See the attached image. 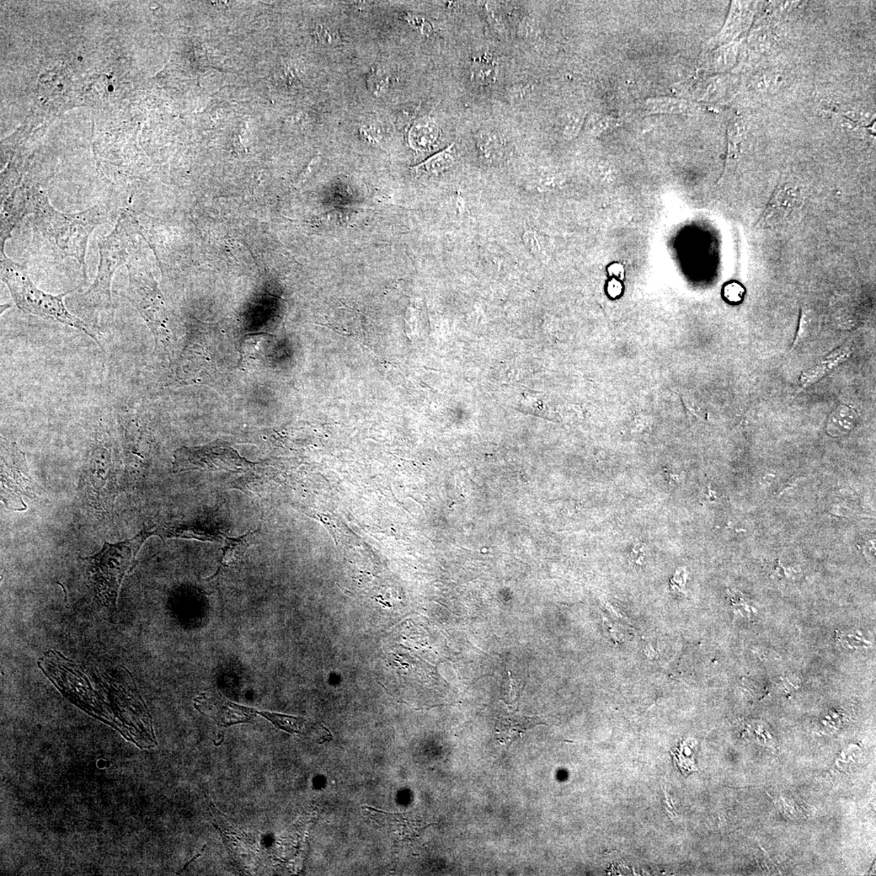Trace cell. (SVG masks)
<instances>
[{
	"mask_svg": "<svg viewBox=\"0 0 876 876\" xmlns=\"http://www.w3.org/2000/svg\"><path fill=\"white\" fill-rule=\"evenodd\" d=\"M1 279L21 311L76 328L99 342L82 320L69 312L63 299L73 291L54 296L37 288L23 265L10 259L1 250Z\"/></svg>",
	"mask_w": 876,
	"mask_h": 876,
	"instance_id": "obj_2",
	"label": "cell"
},
{
	"mask_svg": "<svg viewBox=\"0 0 876 876\" xmlns=\"http://www.w3.org/2000/svg\"><path fill=\"white\" fill-rule=\"evenodd\" d=\"M620 125V120L613 118L612 116H596L594 120L590 123L589 127L592 132L601 133L613 127H616Z\"/></svg>",
	"mask_w": 876,
	"mask_h": 876,
	"instance_id": "obj_18",
	"label": "cell"
},
{
	"mask_svg": "<svg viewBox=\"0 0 876 876\" xmlns=\"http://www.w3.org/2000/svg\"><path fill=\"white\" fill-rule=\"evenodd\" d=\"M455 144L449 146L442 151L438 152L426 161L414 165L413 169L418 174H438L451 168L455 163Z\"/></svg>",
	"mask_w": 876,
	"mask_h": 876,
	"instance_id": "obj_11",
	"label": "cell"
},
{
	"mask_svg": "<svg viewBox=\"0 0 876 876\" xmlns=\"http://www.w3.org/2000/svg\"><path fill=\"white\" fill-rule=\"evenodd\" d=\"M1 202V250H4L5 243L10 238L14 227L21 218L30 213L28 190L15 189Z\"/></svg>",
	"mask_w": 876,
	"mask_h": 876,
	"instance_id": "obj_8",
	"label": "cell"
},
{
	"mask_svg": "<svg viewBox=\"0 0 876 876\" xmlns=\"http://www.w3.org/2000/svg\"><path fill=\"white\" fill-rule=\"evenodd\" d=\"M530 89L531 88L527 85H518L511 89L510 97L514 101H520L527 98V96L530 94Z\"/></svg>",
	"mask_w": 876,
	"mask_h": 876,
	"instance_id": "obj_24",
	"label": "cell"
},
{
	"mask_svg": "<svg viewBox=\"0 0 876 876\" xmlns=\"http://www.w3.org/2000/svg\"><path fill=\"white\" fill-rule=\"evenodd\" d=\"M194 706L201 714L215 720L219 730L216 746L223 744L224 729L236 724L250 723L256 715H259L258 710L230 702L219 692L201 694L194 699Z\"/></svg>",
	"mask_w": 876,
	"mask_h": 876,
	"instance_id": "obj_6",
	"label": "cell"
},
{
	"mask_svg": "<svg viewBox=\"0 0 876 876\" xmlns=\"http://www.w3.org/2000/svg\"><path fill=\"white\" fill-rule=\"evenodd\" d=\"M523 240L526 247L534 255L541 258V256L544 254V246L541 234L535 231H532V230H530V231H527L523 234Z\"/></svg>",
	"mask_w": 876,
	"mask_h": 876,
	"instance_id": "obj_17",
	"label": "cell"
},
{
	"mask_svg": "<svg viewBox=\"0 0 876 876\" xmlns=\"http://www.w3.org/2000/svg\"><path fill=\"white\" fill-rule=\"evenodd\" d=\"M130 218L123 212L113 232L99 239L100 260L97 277L87 292L80 296L78 306L88 316L108 314L114 316L111 296V282L120 266L127 263L128 242L130 237Z\"/></svg>",
	"mask_w": 876,
	"mask_h": 876,
	"instance_id": "obj_3",
	"label": "cell"
},
{
	"mask_svg": "<svg viewBox=\"0 0 876 876\" xmlns=\"http://www.w3.org/2000/svg\"><path fill=\"white\" fill-rule=\"evenodd\" d=\"M853 353L851 346L849 345H843L827 356L818 365L809 368L808 370L803 373L799 380V387L798 393L803 392V389L809 387L811 384L816 383L829 375L833 370L842 363L846 362Z\"/></svg>",
	"mask_w": 876,
	"mask_h": 876,
	"instance_id": "obj_9",
	"label": "cell"
},
{
	"mask_svg": "<svg viewBox=\"0 0 876 876\" xmlns=\"http://www.w3.org/2000/svg\"><path fill=\"white\" fill-rule=\"evenodd\" d=\"M259 715L270 721L277 729L284 730L289 734L300 733L302 725L306 721L303 718L292 717V715L280 713L259 711Z\"/></svg>",
	"mask_w": 876,
	"mask_h": 876,
	"instance_id": "obj_15",
	"label": "cell"
},
{
	"mask_svg": "<svg viewBox=\"0 0 876 876\" xmlns=\"http://www.w3.org/2000/svg\"><path fill=\"white\" fill-rule=\"evenodd\" d=\"M371 82H372L371 87H373L372 89L373 90V92L376 94L383 92V90L386 89L387 87V79L383 77H375L373 80H371Z\"/></svg>",
	"mask_w": 876,
	"mask_h": 876,
	"instance_id": "obj_26",
	"label": "cell"
},
{
	"mask_svg": "<svg viewBox=\"0 0 876 876\" xmlns=\"http://www.w3.org/2000/svg\"><path fill=\"white\" fill-rule=\"evenodd\" d=\"M745 290L738 282H731L724 288V296L726 300L732 303H739L744 298Z\"/></svg>",
	"mask_w": 876,
	"mask_h": 876,
	"instance_id": "obj_21",
	"label": "cell"
},
{
	"mask_svg": "<svg viewBox=\"0 0 876 876\" xmlns=\"http://www.w3.org/2000/svg\"><path fill=\"white\" fill-rule=\"evenodd\" d=\"M648 549L646 544L639 542L633 544L630 549V558L632 562L638 566H643L648 558Z\"/></svg>",
	"mask_w": 876,
	"mask_h": 876,
	"instance_id": "obj_20",
	"label": "cell"
},
{
	"mask_svg": "<svg viewBox=\"0 0 876 876\" xmlns=\"http://www.w3.org/2000/svg\"><path fill=\"white\" fill-rule=\"evenodd\" d=\"M258 531L249 532L242 537L231 538L225 537L223 548L222 564L227 566L238 563L242 559L245 552L258 539Z\"/></svg>",
	"mask_w": 876,
	"mask_h": 876,
	"instance_id": "obj_10",
	"label": "cell"
},
{
	"mask_svg": "<svg viewBox=\"0 0 876 876\" xmlns=\"http://www.w3.org/2000/svg\"><path fill=\"white\" fill-rule=\"evenodd\" d=\"M438 137V130L436 126L426 123V124H420L413 128L411 131V142L415 148L425 149L428 148L434 144Z\"/></svg>",
	"mask_w": 876,
	"mask_h": 876,
	"instance_id": "obj_16",
	"label": "cell"
},
{
	"mask_svg": "<svg viewBox=\"0 0 876 876\" xmlns=\"http://www.w3.org/2000/svg\"><path fill=\"white\" fill-rule=\"evenodd\" d=\"M40 494L32 480L24 453L15 442L1 437V500L8 509L23 511L27 508L23 496L35 499Z\"/></svg>",
	"mask_w": 876,
	"mask_h": 876,
	"instance_id": "obj_5",
	"label": "cell"
},
{
	"mask_svg": "<svg viewBox=\"0 0 876 876\" xmlns=\"http://www.w3.org/2000/svg\"><path fill=\"white\" fill-rule=\"evenodd\" d=\"M152 535L153 531L144 530L125 542H106L100 553L84 558L87 563L89 585L101 605L111 610L115 607L123 580L134 568L139 550Z\"/></svg>",
	"mask_w": 876,
	"mask_h": 876,
	"instance_id": "obj_4",
	"label": "cell"
},
{
	"mask_svg": "<svg viewBox=\"0 0 876 876\" xmlns=\"http://www.w3.org/2000/svg\"><path fill=\"white\" fill-rule=\"evenodd\" d=\"M668 482L670 484L677 485L682 482L683 475L678 473H665Z\"/></svg>",
	"mask_w": 876,
	"mask_h": 876,
	"instance_id": "obj_27",
	"label": "cell"
},
{
	"mask_svg": "<svg viewBox=\"0 0 876 876\" xmlns=\"http://www.w3.org/2000/svg\"><path fill=\"white\" fill-rule=\"evenodd\" d=\"M858 414L847 406H841L833 411L827 424V432L832 436H841L851 432L856 426Z\"/></svg>",
	"mask_w": 876,
	"mask_h": 876,
	"instance_id": "obj_12",
	"label": "cell"
},
{
	"mask_svg": "<svg viewBox=\"0 0 876 876\" xmlns=\"http://www.w3.org/2000/svg\"><path fill=\"white\" fill-rule=\"evenodd\" d=\"M644 108L651 114H678L687 110V103L676 98H653L645 101Z\"/></svg>",
	"mask_w": 876,
	"mask_h": 876,
	"instance_id": "obj_13",
	"label": "cell"
},
{
	"mask_svg": "<svg viewBox=\"0 0 876 876\" xmlns=\"http://www.w3.org/2000/svg\"><path fill=\"white\" fill-rule=\"evenodd\" d=\"M28 192L29 211L37 229L64 255L76 259L87 277L85 256L89 239L104 221L106 211L96 206L75 213H63L53 207L42 190L33 188Z\"/></svg>",
	"mask_w": 876,
	"mask_h": 876,
	"instance_id": "obj_1",
	"label": "cell"
},
{
	"mask_svg": "<svg viewBox=\"0 0 876 876\" xmlns=\"http://www.w3.org/2000/svg\"><path fill=\"white\" fill-rule=\"evenodd\" d=\"M622 292V286L618 280H613L608 283V293L613 298H615L621 295Z\"/></svg>",
	"mask_w": 876,
	"mask_h": 876,
	"instance_id": "obj_25",
	"label": "cell"
},
{
	"mask_svg": "<svg viewBox=\"0 0 876 876\" xmlns=\"http://www.w3.org/2000/svg\"><path fill=\"white\" fill-rule=\"evenodd\" d=\"M407 19L408 23L414 28L418 30L422 35L428 36L432 33V25L425 18L418 17V15H408Z\"/></svg>",
	"mask_w": 876,
	"mask_h": 876,
	"instance_id": "obj_22",
	"label": "cell"
},
{
	"mask_svg": "<svg viewBox=\"0 0 876 876\" xmlns=\"http://www.w3.org/2000/svg\"><path fill=\"white\" fill-rule=\"evenodd\" d=\"M472 74L475 82L488 85L495 82L498 68L492 57L484 55L474 61Z\"/></svg>",
	"mask_w": 876,
	"mask_h": 876,
	"instance_id": "obj_14",
	"label": "cell"
},
{
	"mask_svg": "<svg viewBox=\"0 0 876 876\" xmlns=\"http://www.w3.org/2000/svg\"><path fill=\"white\" fill-rule=\"evenodd\" d=\"M318 39L325 45L337 44L339 35L337 30L325 25H320L316 29Z\"/></svg>",
	"mask_w": 876,
	"mask_h": 876,
	"instance_id": "obj_19",
	"label": "cell"
},
{
	"mask_svg": "<svg viewBox=\"0 0 876 876\" xmlns=\"http://www.w3.org/2000/svg\"><path fill=\"white\" fill-rule=\"evenodd\" d=\"M584 118L579 114H573L565 125V133L569 136L577 134L583 125Z\"/></svg>",
	"mask_w": 876,
	"mask_h": 876,
	"instance_id": "obj_23",
	"label": "cell"
},
{
	"mask_svg": "<svg viewBox=\"0 0 876 876\" xmlns=\"http://www.w3.org/2000/svg\"><path fill=\"white\" fill-rule=\"evenodd\" d=\"M543 724L539 717L515 713L501 714L496 721V739L501 744L510 746L513 742L521 739L527 730Z\"/></svg>",
	"mask_w": 876,
	"mask_h": 876,
	"instance_id": "obj_7",
	"label": "cell"
}]
</instances>
